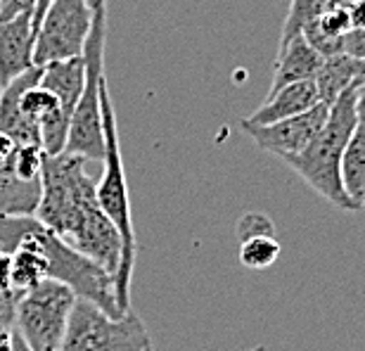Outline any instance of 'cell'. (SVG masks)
<instances>
[{"label": "cell", "instance_id": "7402d4cb", "mask_svg": "<svg viewBox=\"0 0 365 351\" xmlns=\"http://www.w3.org/2000/svg\"><path fill=\"white\" fill-rule=\"evenodd\" d=\"M36 3H38V0H0V21H7L24 12L34 14Z\"/></svg>", "mask_w": 365, "mask_h": 351}, {"label": "cell", "instance_id": "277c9868", "mask_svg": "<svg viewBox=\"0 0 365 351\" xmlns=\"http://www.w3.org/2000/svg\"><path fill=\"white\" fill-rule=\"evenodd\" d=\"M105 39H107V10L93 14V26L83 50L86 86L83 95L71 116L69 138L64 145L67 155L83 157L86 162L105 159V126H102V83L105 76Z\"/></svg>", "mask_w": 365, "mask_h": 351}, {"label": "cell", "instance_id": "5b68a950", "mask_svg": "<svg viewBox=\"0 0 365 351\" xmlns=\"http://www.w3.org/2000/svg\"><path fill=\"white\" fill-rule=\"evenodd\" d=\"M24 223L26 230L46 250L50 261V278L53 280L69 285L76 292V297L98 304L109 316L116 318L121 316L119 304H116V292H114V273H109L107 268H102L100 263H95L86 254L76 252L74 247L64 243L55 230L43 225L36 216H26Z\"/></svg>", "mask_w": 365, "mask_h": 351}, {"label": "cell", "instance_id": "d4e9b609", "mask_svg": "<svg viewBox=\"0 0 365 351\" xmlns=\"http://www.w3.org/2000/svg\"><path fill=\"white\" fill-rule=\"evenodd\" d=\"M349 14H351L354 29H365V0H354V3H349Z\"/></svg>", "mask_w": 365, "mask_h": 351}, {"label": "cell", "instance_id": "8fae6325", "mask_svg": "<svg viewBox=\"0 0 365 351\" xmlns=\"http://www.w3.org/2000/svg\"><path fill=\"white\" fill-rule=\"evenodd\" d=\"M323 60L325 57L304 39V34L294 36L292 41H287L284 46L277 48L273 81H271V91H268V95H275L277 91H282L284 86H292L297 81L316 78Z\"/></svg>", "mask_w": 365, "mask_h": 351}, {"label": "cell", "instance_id": "cb8c5ba5", "mask_svg": "<svg viewBox=\"0 0 365 351\" xmlns=\"http://www.w3.org/2000/svg\"><path fill=\"white\" fill-rule=\"evenodd\" d=\"M0 292L12 295V254L10 252H0ZM19 295V292H17Z\"/></svg>", "mask_w": 365, "mask_h": 351}, {"label": "cell", "instance_id": "4316f807", "mask_svg": "<svg viewBox=\"0 0 365 351\" xmlns=\"http://www.w3.org/2000/svg\"><path fill=\"white\" fill-rule=\"evenodd\" d=\"M50 3H53V0H38V3H36V10H34V31H36V26H38V21L43 19V14H46V10L50 7Z\"/></svg>", "mask_w": 365, "mask_h": 351}, {"label": "cell", "instance_id": "ac0fdd59", "mask_svg": "<svg viewBox=\"0 0 365 351\" xmlns=\"http://www.w3.org/2000/svg\"><path fill=\"white\" fill-rule=\"evenodd\" d=\"M327 5L330 0H289V10L280 31V46L302 34L311 21H316Z\"/></svg>", "mask_w": 365, "mask_h": 351}, {"label": "cell", "instance_id": "2e32d148", "mask_svg": "<svg viewBox=\"0 0 365 351\" xmlns=\"http://www.w3.org/2000/svg\"><path fill=\"white\" fill-rule=\"evenodd\" d=\"M341 183L356 211L365 209V123L361 121L341 159Z\"/></svg>", "mask_w": 365, "mask_h": 351}, {"label": "cell", "instance_id": "52a82bcc", "mask_svg": "<svg viewBox=\"0 0 365 351\" xmlns=\"http://www.w3.org/2000/svg\"><path fill=\"white\" fill-rule=\"evenodd\" d=\"M150 332L133 311L126 316H109L88 299H76L71 311L62 351H148Z\"/></svg>", "mask_w": 365, "mask_h": 351}, {"label": "cell", "instance_id": "e0dca14e", "mask_svg": "<svg viewBox=\"0 0 365 351\" xmlns=\"http://www.w3.org/2000/svg\"><path fill=\"white\" fill-rule=\"evenodd\" d=\"M277 257H280V243L273 238V233H259L242 238L240 243V263L250 270L271 268Z\"/></svg>", "mask_w": 365, "mask_h": 351}, {"label": "cell", "instance_id": "83f0119b", "mask_svg": "<svg viewBox=\"0 0 365 351\" xmlns=\"http://www.w3.org/2000/svg\"><path fill=\"white\" fill-rule=\"evenodd\" d=\"M107 3H109V0H88V5H91V10H93V12L107 10Z\"/></svg>", "mask_w": 365, "mask_h": 351}, {"label": "cell", "instance_id": "ffe728a7", "mask_svg": "<svg viewBox=\"0 0 365 351\" xmlns=\"http://www.w3.org/2000/svg\"><path fill=\"white\" fill-rule=\"evenodd\" d=\"M237 230L242 238H250V235H259V233H273V223L264 214H247L237 223Z\"/></svg>", "mask_w": 365, "mask_h": 351}, {"label": "cell", "instance_id": "603a6c76", "mask_svg": "<svg viewBox=\"0 0 365 351\" xmlns=\"http://www.w3.org/2000/svg\"><path fill=\"white\" fill-rule=\"evenodd\" d=\"M14 335H17V327H14V313L0 316V351L14 349Z\"/></svg>", "mask_w": 365, "mask_h": 351}, {"label": "cell", "instance_id": "8992f818", "mask_svg": "<svg viewBox=\"0 0 365 351\" xmlns=\"http://www.w3.org/2000/svg\"><path fill=\"white\" fill-rule=\"evenodd\" d=\"M76 292L60 280H43L21 292L14 304V327L31 351H62L76 304Z\"/></svg>", "mask_w": 365, "mask_h": 351}, {"label": "cell", "instance_id": "7c38bea8", "mask_svg": "<svg viewBox=\"0 0 365 351\" xmlns=\"http://www.w3.org/2000/svg\"><path fill=\"white\" fill-rule=\"evenodd\" d=\"M320 93L318 86L313 78L309 81H297L292 86H284L282 91H277L275 95H268L266 102L261 105L257 112L245 116V121L250 123H275L282 119H289V116L304 114L320 105Z\"/></svg>", "mask_w": 365, "mask_h": 351}, {"label": "cell", "instance_id": "d6986e66", "mask_svg": "<svg viewBox=\"0 0 365 351\" xmlns=\"http://www.w3.org/2000/svg\"><path fill=\"white\" fill-rule=\"evenodd\" d=\"M46 157L48 155L41 145H17L10 166L21 180H41Z\"/></svg>", "mask_w": 365, "mask_h": 351}, {"label": "cell", "instance_id": "f1b7e54d", "mask_svg": "<svg viewBox=\"0 0 365 351\" xmlns=\"http://www.w3.org/2000/svg\"><path fill=\"white\" fill-rule=\"evenodd\" d=\"M12 351H31V349L26 347V342L19 337V332L14 335V349H12Z\"/></svg>", "mask_w": 365, "mask_h": 351}, {"label": "cell", "instance_id": "1f68e13d", "mask_svg": "<svg viewBox=\"0 0 365 351\" xmlns=\"http://www.w3.org/2000/svg\"><path fill=\"white\" fill-rule=\"evenodd\" d=\"M0 252H3V247H0Z\"/></svg>", "mask_w": 365, "mask_h": 351}, {"label": "cell", "instance_id": "6da1fadb", "mask_svg": "<svg viewBox=\"0 0 365 351\" xmlns=\"http://www.w3.org/2000/svg\"><path fill=\"white\" fill-rule=\"evenodd\" d=\"M43 195L36 218L55 230L64 243L116 275L121 263V235L98 202V183L76 155L46 157Z\"/></svg>", "mask_w": 365, "mask_h": 351}, {"label": "cell", "instance_id": "30bf717a", "mask_svg": "<svg viewBox=\"0 0 365 351\" xmlns=\"http://www.w3.org/2000/svg\"><path fill=\"white\" fill-rule=\"evenodd\" d=\"M34 14L24 12L17 17L0 21V86L12 83L14 78L34 69Z\"/></svg>", "mask_w": 365, "mask_h": 351}, {"label": "cell", "instance_id": "f546056e", "mask_svg": "<svg viewBox=\"0 0 365 351\" xmlns=\"http://www.w3.org/2000/svg\"><path fill=\"white\" fill-rule=\"evenodd\" d=\"M341 3H346V5H349V3H354V0H341Z\"/></svg>", "mask_w": 365, "mask_h": 351}, {"label": "cell", "instance_id": "5bb4252c", "mask_svg": "<svg viewBox=\"0 0 365 351\" xmlns=\"http://www.w3.org/2000/svg\"><path fill=\"white\" fill-rule=\"evenodd\" d=\"M365 78V62L346 53H337L332 57H325L316 74V86L320 93V100L325 105H332L341 93L349 91L351 86L361 83Z\"/></svg>", "mask_w": 365, "mask_h": 351}, {"label": "cell", "instance_id": "3957f363", "mask_svg": "<svg viewBox=\"0 0 365 351\" xmlns=\"http://www.w3.org/2000/svg\"><path fill=\"white\" fill-rule=\"evenodd\" d=\"M102 126H105V159H102L105 171H102V178L98 183V202L121 235V263L114 275V292L121 316H126V313H130V280H133L138 240L133 216H130V195L121 157L119 123H116L112 100H109L107 81L102 83Z\"/></svg>", "mask_w": 365, "mask_h": 351}, {"label": "cell", "instance_id": "ba28073f", "mask_svg": "<svg viewBox=\"0 0 365 351\" xmlns=\"http://www.w3.org/2000/svg\"><path fill=\"white\" fill-rule=\"evenodd\" d=\"M93 14L88 0H53L36 26V67L83 57Z\"/></svg>", "mask_w": 365, "mask_h": 351}, {"label": "cell", "instance_id": "9a60e30c", "mask_svg": "<svg viewBox=\"0 0 365 351\" xmlns=\"http://www.w3.org/2000/svg\"><path fill=\"white\" fill-rule=\"evenodd\" d=\"M43 195L41 180H21L12 166L0 169V216L24 218L36 216Z\"/></svg>", "mask_w": 365, "mask_h": 351}, {"label": "cell", "instance_id": "9c48e42d", "mask_svg": "<svg viewBox=\"0 0 365 351\" xmlns=\"http://www.w3.org/2000/svg\"><path fill=\"white\" fill-rule=\"evenodd\" d=\"M327 114H330V105L320 102V105L309 109V112L289 116V119L275 123H250L242 119L240 128L257 143L259 150L275 155L277 159H284L299 155L318 136V131L325 126Z\"/></svg>", "mask_w": 365, "mask_h": 351}, {"label": "cell", "instance_id": "484cf974", "mask_svg": "<svg viewBox=\"0 0 365 351\" xmlns=\"http://www.w3.org/2000/svg\"><path fill=\"white\" fill-rule=\"evenodd\" d=\"M17 299H19L17 292H12V295L0 292V316H5V313H14V304H17Z\"/></svg>", "mask_w": 365, "mask_h": 351}, {"label": "cell", "instance_id": "4dcf8cb0", "mask_svg": "<svg viewBox=\"0 0 365 351\" xmlns=\"http://www.w3.org/2000/svg\"><path fill=\"white\" fill-rule=\"evenodd\" d=\"M0 93H3V86H0Z\"/></svg>", "mask_w": 365, "mask_h": 351}, {"label": "cell", "instance_id": "44dd1931", "mask_svg": "<svg viewBox=\"0 0 365 351\" xmlns=\"http://www.w3.org/2000/svg\"><path fill=\"white\" fill-rule=\"evenodd\" d=\"M341 53L365 62V29H351L341 41Z\"/></svg>", "mask_w": 365, "mask_h": 351}, {"label": "cell", "instance_id": "d6a6232c", "mask_svg": "<svg viewBox=\"0 0 365 351\" xmlns=\"http://www.w3.org/2000/svg\"><path fill=\"white\" fill-rule=\"evenodd\" d=\"M148 351H152V349H148Z\"/></svg>", "mask_w": 365, "mask_h": 351}, {"label": "cell", "instance_id": "7a4b0ae2", "mask_svg": "<svg viewBox=\"0 0 365 351\" xmlns=\"http://www.w3.org/2000/svg\"><path fill=\"white\" fill-rule=\"evenodd\" d=\"M361 83L351 86L332 102L325 126L318 131V136L299 155L282 159L311 190H316L332 207L344 211H356L354 202L349 200L344 190V183H341V159H344L346 145L351 141L354 131L361 123L359 116Z\"/></svg>", "mask_w": 365, "mask_h": 351}, {"label": "cell", "instance_id": "4fadbf2b", "mask_svg": "<svg viewBox=\"0 0 365 351\" xmlns=\"http://www.w3.org/2000/svg\"><path fill=\"white\" fill-rule=\"evenodd\" d=\"M41 86H46L48 91H53L60 100L64 114L74 116V109L83 95L86 86V60L83 57H74V60H64L41 67Z\"/></svg>", "mask_w": 365, "mask_h": 351}]
</instances>
